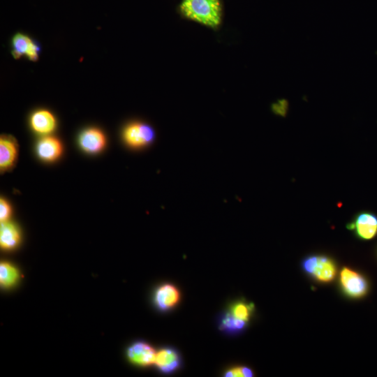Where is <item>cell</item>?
<instances>
[{
  "mask_svg": "<svg viewBox=\"0 0 377 377\" xmlns=\"http://www.w3.org/2000/svg\"><path fill=\"white\" fill-rule=\"evenodd\" d=\"M30 125L36 133L41 135H47L55 129L57 121L53 114L50 111L40 110L31 114Z\"/></svg>",
  "mask_w": 377,
  "mask_h": 377,
  "instance_id": "30bf717a",
  "label": "cell"
},
{
  "mask_svg": "<svg viewBox=\"0 0 377 377\" xmlns=\"http://www.w3.org/2000/svg\"><path fill=\"white\" fill-rule=\"evenodd\" d=\"M272 110L277 114L285 115L287 111V104L285 101H279L272 105Z\"/></svg>",
  "mask_w": 377,
  "mask_h": 377,
  "instance_id": "44dd1931",
  "label": "cell"
},
{
  "mask_svg": "<svg viewBox=\"0 0 377 377\" xmlns=\"http://www.w3.org/2000/svg\"><path fill=\"white\" fill-rule=\"evenodd\" d=\"M156 351L149 344L138 341L127 349L129 360L138 366L147 367L154 364Z\"/></svg>",
  "mask_w": 377,
  "mask_h": 377,
  "instance_id": "52a82bcc",
  "label": "cell"
},
{
  "mask_svg": "<svg viewBox=\"0 0 377 377\" xmlns=\"http://www.w3.org/2000/svg\"><path fill=\"white\" fill-rule=\"evenodd\" d=\"M246 322L235 318L232 314L228 312L226 313L221 319V328L230 332L238 331L242 330Z\"/></svg>",
  "mask_w": 377,
  "mask_h": 377,
  "instance_id": "e0dca14e",
  "label": "cell"
},
{
  "mask_svg": "<svg viewBox=\"0 0 377 377\" xmlns=\"http://www.w3.org/2000/svg\"><path fill=\"white\" fill-rule=\"evenodd\" d=\"M20 277L17 269L7 262L0 264V283L3 287H10L17 283Z\"/></svg>",
  "mask_w": 377,
  "mask_h": 377,
  "instance_id": "5bb4252c",
  "label": "cell"
},
{
  "mask_svg": "<svg viewBox=\"0 0 377 377\" xmlns=\"http://www.w3.org/2000/svg\"><path fill=\"white\" fill-rule=\"evenodd\" d=\"M39 53L40 46L33 40L27 54V57L31 61H36L38 59Z\"/></svg>",
  "mask_w": 377,
  "mask_h": 377,
  "instance_id": "ffe728a7",
  "label": "cell"
},
{
  "mask_svg": "<svg viewBox=\"0 0 377 377\" xmlns=\"http://www.w3.org/2000/svg\"><path fill=\"white\" fill-rule=\"evenodd\" d=\"M18 146L15 138L2 135L0 138V169L1 172L12 168L17 161Z\"/></svg>",
  "mask_w": 377,
  "mask_h": 377,
  "instance_id": "ba28073f",
  "label": "cell"
},
{
  "mask_svg": "<svg viewBox=\"0 0 377 377\" xmlns=\"http://www.w3.org/2000/svg\"><path fill=\"white\" fill-rule=\"evenodd\" d=\"M347 228L353 230L359 239L371 240L377 235V216L370 212H362L347 225Z\"/></svg>",
  "mask_w": 377,
  "mask_h": 377,
  "instance_id": "5b68a950",
  "label": "cell"
},
{
  "mask_svg": "<svg viewBox=\"0 0 377 377\" xmlns=\"http://www.w3.org/2000/svg\"><path fill=\"white\" fill-rule=\"evenodd\" d=\"M61 142L54 137L47 136L40 139L36 145L38 156L45 161H54L62 154Z\"/></svg>",
  "mask_w": 377,
  "mask_h": 377,
  "instance_id": "9c48e42d",
  "label": "cell"
},
{
  "mask_svg": "<svg viewBox=\"0 0 377 377\" xmlns=\"http://www.w3.org/2000/svg\"><path fill=\"white\" fill-rule=\"evenodd\" d=\"M179 297V292L175 286L164 284L156 290L154 302L160 309L168 310L177 304Z\"/></svg>",
  "mask_w": 377,
  "mask_h": 377,
  "instance_id": "8fae6325",
  "label": "cell"
},
{
  "mask_svg": "<svg viewBox=\"0 0 377 377\" xmlns=\"http://www.w3.org/2000/svg\"><path fill=\"white\" fill-rule=\"evenodd\" d=\"M306 273L322 283L332 281L337 274L334 262L325 256H311L306 257L302 264Z\"/></svg>",
  "mask_w": 377,
  "mask_h": 377,
  "instance_id": "7a4b0ae2",
  "label": "cell"
},
{
  "mask_svg": "<svg viewBox=\"0 0 377 377\" xmlns=\"http://www.w3.org/2000/svg\"><path fill=\"white\" fill-rule=\"evenodd\" d=\"M340 284L345 293L353 298L363 297L369 291V284L364 276L348 267L341 269Z\"/></svg>",
  "mask_w": 377,
  "mask_h": 377,
  "instance_id": "277c9868",
  "label": "cell"
},
{
  "mask_svg": "<svg viewBox=\"0 0 377 377\" xmlns=\"http://www.w3.org/2000/svg\"><path fill=\"white\" fill-rule=\"evenodd\" d=\"M253 376L251 369L245 367L232 368L226 373V376L230 377H249Z\"/></svg>",
  "mask_w": 377,
  "mask_h": 377,
  "instance_id": "ac0fdd59",
  "label": "cell"
},
{
  "mask_svg": "<svg viewBox=\"0 0 377 377\" xmlns=\"http://www.w3.org/2000/svg\"><path fill=\"white\" fill-rule=\"evenodd\" d=\"M20 240V233L15 224L7 221L0 226V246L3 249H15Z\"/></svg>",
  "mask_w": 377,
  "mask_h": 377,
  "instance_id": "4fadbf2b",
  "label": "cell"
},
{
  "mask_svg": "<svg viewBox=\"0 0 377 377\" xmlns=\"http://www.w3.org/2000/svg\"><path fill=\"white\" fill-rule=\"evenodd\" d=\"M251 310L250 304L239 302L232 306L230 313L235 318L246 323L250 318Z\"/></svg>",
  "mask_w": 377,
  "mask_h": 377,
  "instance_id": "2e32d148",
  "label": "cell"
},
{
  "mask_svg": "<svg viewBox=\"0 0 377 377\" xmlns=\"http://www.w3.org/2000/svg\"><path fill=\"white\" fill-rule=\"evenodd\" d=\"M32 40L27 36L22 34H17L14 36L12 40V54L15 59L26 55L32 43Z\"/></svg>",
  "mask_w": 377,
  "mask_h": 377,
  "instance_id": "9a60e30c",
  "label": "cell"
},
{
  "mask_svg": "<svg viewBox=\"0 0 377 377\" xmlns=\"http://www.w3.org/2000/svg\"><path fill=\"white\" fill-rule=\"evenodd\" d=\"M180 360L177 353L172 348H163L156 353L154 364L163 373H170L177 369Z\"/></svg>",
  "mask_w": 377,
  "mask_h": 377,
  "instance_id": "7c38bea8",
  "label": "cell"
},
{
  "mask_svg": "<svg viewBox=\"0 0 377 377\" xmlns=\"http://www.w3.org/2000/svg\"><path fill=\"white\" fill-rule=\"evenodd\" d=\"M125 143L131 148L140 149L148 146L155 138L154 128L142 122H132L123 130Z\"/></svg>",
  "mask_w": 377,
  "mask_h": 377,
  "instance_id": "3957f363",
  "label": "cell"
},
{
  "mask_svg": "<svg viewBox=\"0 0 377 377\" xmlns=\"http://www.w3.org/2000/svg\"><path fill=\"white\" fill-rule=\"evenodd\" d=\"M179 11L184 17L213 29L222 21L221 0H182Z\"/></svg>",
  "mask_w": 377,
  "mask_h": 377,
  "instance_id": "6da1fadb",
  "label": "cell"
},
{
  "mask_svg": "<svg viewBox=\"0 0 377 377\" xmlns=\"http://www.w3.org/2000/svg\"><path fill=\"white\" fill-rule=\"evenodd\" d=\"M12 209L10 204L4 199H0V221H7L10 217Z\"/></svg>",
  "mask_w": 377,
  "mask_h": 377,
  "instance_id": "d6986e66",
  "label": "cell"
},
{
  "mask_svg": "<svg viewBox=\"0 0 377 377\" xmlns=\"http://www.w3.org/2000/svg\"><path fill=\"white\" fill-rule=\"evenodd\" d=\"M78 142L82 149L85 152L96 154L105 147L106 139L101 130L96 128H89L80 133Z\"/></svg>",
  "mask_w": 377,
  "mask_h": 377,
  "instance_id": "8992f818",
  "label": "cell"
}]
</instances>
